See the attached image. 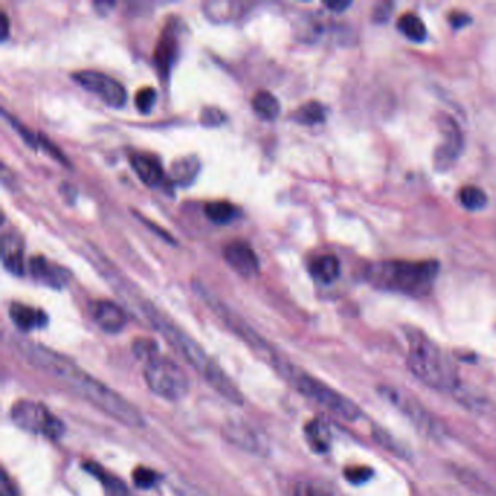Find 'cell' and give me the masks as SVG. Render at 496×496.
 <instances>
[{"instance_id":"cell-21","label":"cell","mask_w":496,"mask_h":496,"mask_svg":"<svg viewBox=\"0 0 496 496\" xmlns=\"http://www.w3.org/2000/svg\"><path fill=\"white\" fill-rule=\"evenodd\" d=\"M2 262L4 268L9 272H12L15 276H22L24 274V252L22 246L16 242L13 237L9 239L4 235L2 239Z\"/></svg>"},{"instance_id":"cell-31","label":"cell","mask_w":496,"mask_h":496,"mask_svg":"<svg viewBox=\"0 0 496 496\" xmlns=\"http://www.w3.org/2000/svg\"><path fill=\"white\" fill-rule=\"evenodd\" d=\"M4 116L6 120L11 123L13 128H15L16 132H20V137L24 139L25 143L31 146L32 148H40V134H36V132H32L27 125L22 124L20 121L16 120L15 116H9L6 112L4 111Z\"/></svg>"},{"instance_id":"cell-19","label":"cell","mask_w":496,"mask_h":496,"mask_svg":"<svg viewBox=\"0 0 496 496\" xmlns=\"http://www.w3.org/2000/svg\"><path fill=\"white\" fill-rule=\"evenodd\" d=\"M304 436L308 441V447L313 452L324 454L331 450L332 445V432L329 428L328 424L322 420H313L306 425Z\"/></svg>"},{"instance_id":"cell-37","label":"cell","mask_w":496,"mask_h":496,"mask_svg":"<svg viewBox=\"0 0 496 496\" xmlns=\"http://www.w3.org/2000/svg\"><path fill=\"white\" fill-rule=\"evenodd\" d=\"M0 495L2 496H16L15 486H13L12 482L9 480L6 472H2V484H0Z\"/></svg>"},{"instance_id":"cell-12","label":"cell","mask_w":496,"mask_h":496,"mask_svg":"<svg viewBox=\"0 0 496 496\" xmlns=\"http://www.w3.org/2000/svg\"><path fill=\"white\" fill-rule=\"evenodd\" d=\"M180 25L175 22H169L160 34L157 41L156 50H155V63L159 68L160 72L168 73L175 63L176 57L180 54Z\"/></svg>"},{"instance_id":"cell-25","label":"cell","mask_w":496,"mask_h":496,"mask_svg":"<svg viewBox=\"0 0 496 496\" xmlns=\"http://www.w3.org/2000/svg\"><path fill=\"white\" fill-rule=\"evenodd\" d=\"M208 220L216 224H228L239 216V208L228 201H212L204 207Z\"/></svg>"},{"instance_id":"cell-34","label":"cell","mask_w":496,"mask_h":496,"mask_svg":"<svg viewBox=\"0 0 496 496\" xmlns=\"http://www.w3.org/2000/svg\"><path fill=\"white\" fill-rule=\"evenodd\" d=\"M372 470L365 466H356V468H348L345 470V477L352 484H365L367 480L372 479Z\"/></svg>"},{"instance_id":"cell-1","label":"cell","mask_w":496,"mask_h":496,"mask_svg":"<svg viewBox=\"0 0 496 496\" xmlns=\"http://www.w3.org/2000/svg\"><path fill=\"white\" fill-rule=\"evenodd\" d=\"M16 348L32 367L52 377L80 399L86 400L96 409L111 416L112 420L132 428H141L146 425L143 415L134 404L114 392L107 384L96 380L95 377L84 372L63 354L28 340H18Z\"/></svg>"},{"instance_id":"cell-3","label":"cell","mask_w":496,"mask_h":496,"mask_svg":"<svg viewBox=\"0 0 496 496\" xmlns=\"http://www.w3.org/2000/svg\"><path fill=\"white\" fill-rule=\"evenodd\" d=\"M408 365L413 376L425 386L448 392L459 386L456 368L440 347L418 329L406 331Z\"/></svg>"},{"instance_id":"cell-41","label":"cell","mask_w":496,"mask_h":496,"mask_svg":"<svg viewBox=\"0 0 496 496\" xmlns=\"http://www.w3.org/2000/svg\"><path fill=\"white\" fill-rule=\"evenodd\" d=\"M324 4L328 6L329 9L332 11H344L345 8H348L351 2H344V0H333V2H324Z\"/></svg>"},{"instance_id":"cell-6","label":"cell","mask_w":496,"mask_h":496,"mask_svg":"<svg viewBox=\"0 0 496 496\" xmlns=\"http://www.w3.org/2000/svg\"><path fill=\"white\" fill-rule=\"evenodd\" d=\"M144 381L156 396L162 399H184L188 393L189 381L184 370L175 361L156 356L144 365Z\"/></svg>"},{"instance_id":"cell-11","label":"cell","mask_w":496,"mask_h":496,"mask_svg":"<svg viewBox=\"0 0 496 496\" xmlns=\"http://www.w3.org/2000/svg\"><path fill=\"white\" fill-rule=\"evenodd\" d=\"M224 260L232 267L239 276H255L260 272V260L255 251L244 240H233L223 249Z\"/></svg>"},{"instance_id":"cell-40","label":"cell","mask_w":496,"mask_h":496,"mask_svg":"<svg viewBox=\"0 0 496 496\" xmlns=\"http://www.w3.org/2000/svg\"><path fill=\"white\" fill-rule=\"evenodd\" d=\"M139 219L143 220V223L148 226V228H153V230H156L157 235L159 236L164 237V239L169 240V242H173L172 237L169 236L168 232H164V228H157L156 224L152 223V221L148 220V219H144L143 216H137Z\"/></svg>"},{"instance_id":"cell-16","label":"cell","mask_w":496,"mask_h":496,"mask_svg":"<svg viewBox=\"0 0 496 496\" xmlns=\"http://www.w3.org/2000/svg\"><path fill=\"white\" fill-rule=\"evenodd\" d=\"M9 316L12 319L16 328L29 332L34 329L44 328L47 324L48 317L40 308H31L27 304L12 303L9 308Z\"/></svg>"},{"instance_id":"cell-17","label":"cell","mask_w":496,"mask_h":496,"mask_svg":"<svg viewBox=\"0 0 496 496\" xmlns=\"http://www.w3.org/2000/svg\"><path fill=\"white\" fill-rule=\"evenodd\" d=\"M130 162H132L134 172L143 180L144 184L148 187L162 184L164 176V168L156 157L146 155V153H134L130 156Z\"/></svg>"},{"instance_id":"cell-27","label":"cell","mask_w":496,"mask_h":496,"mask_svg":"<svg viewBox=\"0 0 496 496\" xmlns=\"http://www.w3.org/2000/svg\"><path fill=\"white\" fill-rule=\"evenodd\" d=\"M400 31L404 32V36H408L409 40L412 41H424L427 36V28H425L424 22L420 20V16L413 15V13H404L399 20Z\"/></svg>"},{"instance_id":"cell-33","label":"cell","mask_w":496,"mask_h":496,"mask_svg":"<svg viewBox=\"0 0 496 496\" xmlns=\"http://www.w3.org/2000/svg\"><path fill=\"white\" fill-rule=\"evenodd\" d=\"M201 123L207 127H217L226 121V114L216 107H207L201 111Z\"/></svg>"},{"instance_id":"cell-7","label":"cell","mask_w":496,"mask_h":496,"mask_svg":"<svg viewBox=\"0 0 496 496\" xmlns=\"http://www.w3.org/2000/svg\"><path fill=\"white\" fill-rule=\"evenodd\" d=\"M196 290L201 299L208 304V308H212V312L216 313L217 316L220 317L224 324L239 336L240 340H244V344H248L256 356H260L265 363H269V365L274 364V361L280 354L272 348L267 340H262L249 324H244V320L236 316L228 306H224L223 301L219 300L216 296H212V292L205 290L203 284L196 283Z\"/></svg>"},{"instance_id":"cell-39","label":"cell","mask_w":496,"mask_h":496,"mask_svg":"<svg viewBox=\"0 0 496 496\" xmlns=\"http://www.w3.org/2000/svg\"><path fill=\"white\" fill-rule=\"evenodd\" d=\"M450 20H452V27L460 28V27H464V25H468L470 22V18L466 13L456 12L450 16Z\"/></svg>"},{"instance_id":"cell-2","label":"cell","mask_w":496,"mask_h":496,"mask_svg":"<svg viewBox=\"0 0 496 496\" xmlns=\"http://www.w3.org/2000/svg\"><path fill=\"white\" fill-rule=\"evenodd\" d=\"M139 308H141L146 319L152 324L153 328L157 329L164 340L172 345L185 361L200 374L219 395L228 399L230 404H244V396L239 388L235 386L230 377L221 370L220 365L208 356L204 348L196 340H192L188 333L178 328L175 324L164 316L150 301L139 300Z\"/></svg>"},{"instance_id":"cell-24","label":"cell","mask_w":496,"mask_h":496,"mask_svg":"<svg viewBox=\"0 0 496 496\" xmlns=\"http://www.w3.org/2000/svg\"><path fill=\"white\" fill-rule=\"evenodd\" d=\"M84 468H86L91 475H93L96 479L100 480V484H102V486L105 488L107 496L130 495L124 484H123L120 479H116V476H112L111 473L100 468V464L86 463L84 464Z\"/></svg>"},{"instance_id":"cell-28","label":"cell","mask_w":496,"mask_h":496,"mask_svg":"<svg viewBox=\"0 0 496 496\" xmlns=\"http://www.w3.org/2000/svg\"><path fill=\"white\" fill-rule=\"evenodd\" d=\"M486 194L477 187H464L460 191V203L468 210H480L486 205Z\"/></svg>"},{"instance_id":"cell-18","label":"cell","mask_w":496,"mask_h":496,"mask_svg":"<svg viewBox=\"0 0 496 496\" xmlns=\"http://www.w3.org/2000/svg\"><path fill=\"white\" fill-rule=\"evenodd\" d=\"M308 272L322 284H332L340 274V262L335 255H320L308 264Z\"/></svg>"},{"instance_id":"cell-36","label":"cell","mask_w":496,"mask_h":496,"mask_svg":"<svg viewBox=\"0 0 496 496\" xmlns=\"http://www.w3.org/2000/svg\"><path fill=\"white\" fill-rule=\"evenodd\" d=\"M296 496H331L324 492V489H320L319 486L313 484H308V482H303V484H297Z\"/></svg>"},{"instance_id":"cell-15","label":"cell","mask_w":496,"mask_h":496,"mask_svg":"<svg viewBox=\"0 0 496 496\" xmlns=\"http://www.w3.org/2000/svg\"><path fill=\"white\" fill-rule=\"evenodd\" d=\"M443 132H444V141L441 144L438 152H436V164L438 168L452 164V160L459 156L461 146L460 130L457 127L456 123L452 118H444L443 124Z\"/></svg>"},{"instance_id":"cell-23","label":"cell","mask_w":496,"mask_h":496,"mask_svg":"<svg viewBox=\"0 0 496 496\" xmlns=\"http://www.w3.org/2000/svg\"><path fill=\"white\" fill-rule=\"evenodd\" d=\"M251 104H252V109L256 116L262 120H276L281 111L280 100H276L274 93L264 91V89H260L252 96Z\"/></svg>"},{"instance_id":"cell-38","label":"cell","mask_w":496,"mask_h":496,"mask_svg":"<svg viewBox=\"0 0 496 496\" xmlns=\"http://www.w3.org/2000/svg\"><path fill=\"white\" fill-rule=\"evenodd\" d=\"M173 492L176 496H204L203 493L198 492L196 489L191 488L188 484H176L173 486Z\"/></svg>"},{"instance_id":"cell-9","label":"cell","mask_w":496,"mask_h":496,"mask_svg":"<svg viewBox=\"0 0 496 496\" xmlns=\"http://www.w3.org/2000/svg\"><path fill=\"white\" fill-rule=\"evenodd\" d=\"M11 418L18 428L47 436L50 440H60L66 432L63 422L40 402L20 400L11 409Z\"/></svg>"},{"instance_id":"cell-14","label":"cell","mask_w":496,"mask_h":496,"mask_svg":"<svg viewBox=\"0 0 496 496\" xmlns=\"http://www.w3.org/2000/svg\"><path fill=\"white\" fill-rule=\"evenodd\" d=\"M29 269L36 280L43 281L50 287H63L68 281V272L45 260L44 256H32L29 260Z\"/></svg>"},{"instance_id":"cell-13","label":"cell","mask_w":496,"mask_h":496,"mask_svg":"<svg viewBox=\"0 0 496 496\" xmlns=\"http://www.w3.org/2000/svg\"><path fill=\"white\" fill-rule=\"evenodd\" d=\"M95 324L108 333L120 332L127 324V316L118 304L111 300H95L91 303Z\"/></svg>"},{"instance_id":"cell-5","label":"cell","mask_w":496,"mask_h":496,"mask_svg":"<svg viewBox=\"0 0 496 496\" xmlns=\"http://www.w3.org/2000/svg\"><path fill=\"white\" fill-rule=\"evenodd\" d=\"M438 274L436 260H383L368 269V281L374 287L409 296H422L431 290Z\"/></svg>"},{"instance_id":"cell-10","label":"cell","mask_w":496,"mask_h":496,"mask_svg":"<svg viewBox=\"0 0 496 496\" xmlns=\"http://www.w3.org/2000/svg\"><path fill=\"white\" fill-rule=\"evenodd\" d=\"M72 77L80 86L88 89L89 92L100 96V100L109 107L121 108L127 100V91L124 86L107 73L98 72V70H77L73 73Z\"/></svg>"},{"instance_id":"cell-42","label":"cell","mask_w":496,"mask_h":496,"mask_svg":"<svg viewBox=\"0 0 496 496\" xmlns=\"http://www.w3.org/2000/svg\"><path fill=\"white\" fill-rule=\"evenodd\" d=\"M0 20H2V40H6L9 34V20L6 13L0 12Z\"/></svg>"},{"instance_id":"cell-35","label":"cell","mask_w":496,"mask_h":496,"mask_svg":"<svg viewBox=\"0 0 496 496\" xmlns=\"http://www.w3.org/2000/svg\"><path fill=\"white\" fill-rule=\"evenodd\" d=\"M374 440H376L379 444L383 445L388 452H392L393 454L404 456V450L400 448L396 441L393 440L392 436H388V432L383 431V429H374Z\"/></svg>"},{"instance_id":"cell-26","label":"cell","mask_w":496,"mask_h":496,"mask_svg":"<svg viewBox=\"0 0 496 496\" xmlns=\"http://www.w3.org/2000/svg\"><path fill=\"white\" fill-rule=\"evenodd\" d=\"M324 116H326V109H324V105L319 104L316 100L306 102L292 114L294 120L299 121L301 124L308 125L319 124L324 120Z\"/></svg>"},{"instance_id":"cell-22","label":"cell","mask_w":496,"mask_h":496,"mask_svg":"<svg viewBox=\"0 0 496 496\" xmlns=\"http://www.w3.org/2000/svg\"><path fill=\"white\" fill-rule=\"evenodd\" d=\"M198 171H200V160H198V157L194 156V155L180 157V159L175 160L172 164L171 180L176 185L185 187V185L194 182L196 175H198Z\"/></svg>"},{"instance_id":"cell-20","label":"cell","mask_w":496,"mask_h":496,"mask_svg":"<svg viewBox=\"0 0 496 496\" xmlns=\"http://www.w3.org/2000/svg\"><path fill=\"white\" fill-rule=\"evenodd\" d=\"M224 436L228 440L232 441L233 444L239 445L249 452H258L262 447L253 429L249 428L246 424H239L235 420L224 427Z\"/></svg>"},{"instance_id":"cell-29","label":"cell","mask_w":496,"mask_h":496,"mask_svg":"<svg viewBox=\"0 0 496 496\" xmlns=\"http://www.w3.org/2000/svg\"><path fill=\"white\" fill-rule=\"evenodd\" d=\"M132 351L136 354L137 358L143 360L144 363H148V361L155 360L156 356H159V348H157L156 342L152 340H146V338L134 340Z\"/></svg>"},{"instance_id":"cell-30","label":"cell","mask_w":496,"mask_h":496,"mask_svg":"<svg viewBox=\"0 0 496 496\" xmlns=\"http://www.w3.org/2000/svg\"><path fill=\"white\" fill-rule=\"evenodd\" d=\"M156 89L152 88V86H144V88L137 91L134 102H136L139 111L143 112V114H148V112L152 111L155 104H156Z\"/></svg>"},{"instance_id":"cell-8","label":"cell","mask_w":496,"mask_h":496,"mask_svg":"<svg viewBox=\"0 0 496 496\" xmlns=\"http://www.w3.org/2000/svg\"><path fill=\"white\" fill-rule=\"evenodd\" d=\"M379 393L384 400L395 406L402 415L408 418L409 422L415 427L420 434L428 438L440 440L444 436V428L440 422L422 406L420 400L415 399L412 395L404 392V388H393V386H380Z\"/></svg>"},{"instance_id":"cell-32","label":"cell","mask_w":496,"mask_h":496,"mask_svg":"<svg viewBox=\"0 0 496 496\" xmlns=\"http://www.w3.org/2000/svg\"><path fill=\"white\" fill-rule=\"evenodd\" d=\"M159 479V475L155 470H150V468H137L132 473V480H134L137 488L140 489H150L156 486Z\"/></svg>"},{"instance_id":"cell-4","label":"cell","mask_w":496,"mask_h":496,"mask_svg":"<svg viewBox=\"0 0 496 496\" xmlns=\"http://www.w3.org/2000/svg\"><path fill=\"white\" fill-rule=\"evenodd\" d=\"M278 374H280L290 386L296 388L297 392L301 393L304 397L313 400L315 404L326 409L329 413H332L336 418L348 422H356L360 420V406L352 402L349 397L344 396L342 393L331 388L328 384L320 381L316 377L310 376L308 372L292 364L284 356H278L274 364L271 365Z\"/></svg>"}]
</instances>
